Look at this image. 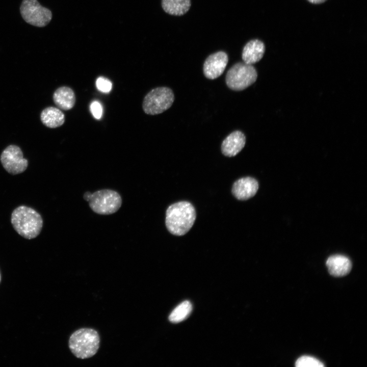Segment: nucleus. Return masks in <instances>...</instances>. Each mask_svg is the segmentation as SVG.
<instances>
[{
    "instance_id": "1",
    "label": "nucleus",
    "mask_w": 367,
    "mask_h": 367,
    "mask_svg": "<svg viewBox=\"0 0 367 367\" xmlns=\"http://www.w3.org/2000/svg\"><path fill=\"white\" fill-rule=\"evenodd\" d=\"M196 215L195 209L189 202L179 201L173 203L166 211V227L173 235H183L193 226Z\"/></svg>"
},
{
    "instance_id": "2",
    "label": "nucleus",
    "mask_w": 367,
    "mask_h": 367,
    "mask_svg": "<svg viewBox=\"0 0 367 367\" xmlns=\"http://www.w3.org/2000/svg\"><path fill=\"white\" fill-rule=\"evenodd\" d=\"M11 222L15 230L27 239L36 238L41 232L43 220L33 208L21 205L12 212Z\"/></svg>"
},
{
    "instance_id": "3",
    "label": "nucleus",
    "mask_w": 367,
    "mask_h": 367,
    "mask_svg": "<svg viewBox=\"0 0 367 367\" xmlns=\"http://www.w3.org/2000/svg\"><path fill=\"white\" fill-rule=\"evenodd\" d=\"M100 344L98 332L92 328H81L74 332L69 339V347L77 358L86 359L97 352Z\"/></svg>"
},
{
    "instance_id": "4",
    "label": "nucleus",
    "mask_w": 367,
    "mask_h": 367,
    "mask_svg": "<svg viewBox=\"0 0 367 367\" xmlns=\"http://www.w3.org/2000/svg\"><path fill=\"white\" fill-rule=\"evenodd\" d=\"M84 199L89 202L91 209L100 215H110L116 213L121 206L120 194L110 189H102L93 193L86 192Z\"/></svg>"
},
{
    "instance_id": "5",
    "label": "nucleus",
    "mask_w": 367,
    "mask_h": 367,
    "mask_svg": "<svg viewBox=\"0 0 367 367\" xmlns=\"http://www.w3.org/2000/svg\"><path fill=\"white\" fill-rule=\"evenodd\" d=\"M257 77V71L252 65L238 62L227 71L225 82L229 89L239 91L251 86L256 81Z\"/></svg>"
},
{
    "instance_id": "6",
    "label": "nucleus",
    "mask_w": 367,
    "mask_h": 367,
    "mask_svg": "<svg viewBox=\"0 0 367 367\" xmlns=\"http://www.w3.org/2000/svg\"><path fill=\"white\" fill-rule=\"evenodd\" d=\"M174 100L173 91L166 87H157L150 91L144 97L142 108L148 115H154L169 109Z\"/></svg>"
},
{
    "instance_id": "7",
    "label": "nucleus",
    "mask_w": 367,
    "mask_h": 367,
    "mask_svg": "<svg viewBox=\"0 0 367 367\" xmlns=\"http://www.w3.org/2000/svg\"><path fill=\"white\" fill-rule=\"evenodd\" d=\"M20 10L25 22L38 27L46 26L52 18L51 11L42 7L37 0H23Z\"/></svg>"
},
{
    "instance_id": "8",
    "label": "nucleus",
    "mask_w": 367,
    "mask_h": 367,
    "mask_svg": "<svg viewBox=\"0 0 367 367\" xmlns=\"http://www.w3.org/2000/svg\"><path fill=\"white\" fill-rule=\"evenodd\" d=\"M23 156L22 151L18 146L10 145L3 151L0 160L6 171L16 175L23 172L28 166V161Z\"/></svg>"
},
{
    "instance_id": "9",
    "label": "nucleus",
    "mask_w": 367,
    "mask_h": 367,
    "mask_svg": "<svg viewBox=\"0 0 367 367\" xmlns=\"http://www.w3.org/2000/svg\"><path fill=\"white\" fill-rule=\"evenodd\" d=\"M228 62V55L224 51H219L210 55L203 64L204 76L210 80L218 78L223 73Z\"/></svg>"
},
{
    "instance_id": "10",
    "label": "nucleus",
    "mask_w": 367,
    "mask_h": 367,
    "mask_svg": "<svg viewBox=\"0 0 367 367\" xmlns=\"http://www.w3.org/2000/svg\"><path fill=\"white\" fill-rule=\"evenodd\" d=\"M258 189L257 181L251 177H245L235 181L232 188V193L240 200H246L253 197Z\"/></svg>"
},
{
    "instance_id": "11",
    "label": "nucleus",
    "mask_w": 367,
    "mask_h": 367,
    "mask_svg": "<svg viewBox=\"0 0 367 367\" xmlns=\"http://www.w3.org/2000/svg\"><path fill=\"white\" fill-rule=\"evenodd\" d=\"M246 137L240 130H235L230 133L223 141L221 149L225 156L232 157L238 154L244 147Z\"/></svg>"
},
{
    "instance_id": "12",
    "label": "nucleus",
    "mask_w": 367,
    "mask_h": 367,
    "mask_svg": "<svg viewBox=\"0 0 367 367\" xmlns=\"http://www.w3.org/2000/svg\"><path fill=\"white\" fill-rule=\"evenodd\" d=\"M326 266L329 274L335 277H342L349 274L352 269V263L347 257L334 255L328 257Z\"/></svg>"
},
{
    "instance_id": "13",
    "label": "nucleus",
    "mask_w": 367,
    "mask_h": 367,
    "mask_svg": "<svg viewBox=\"0 0 367 367\" xmlns=\"http://www.w3.org/2000/svg\"><path fill=\"white\" fill-rule=\"evenodd\" d=\"M265 51L264 43L258 39L247 42L243 48L242 58L244 63L252 65L259 61Z\"/></svg>"
},
{
    "instance_id": "14",
    "label": "nucleus",
    "mask_w": 367,
    "mask_h": 367,
    "mask_svg": "<svg viewBox=\"0 0 367 367\" xmlns=\"http://www.w3.org/2000/svg\"><path fill=\"white\" fill-rule=\"evenodd\" d=\"M53 100L58 108L67 111L73 108L76 99L74 92L71 88L63 86L58 88L55 91Z\"/></svg>"
},
{
    "instance_id": "15",
    "label": "nucleus",
    "mask_w": 367,
    "mask_h": 367,
    "mask_svg": "<svg viewBox=\"0 0 367 367\" xmlns=\"http://www.w3.org/2000/svg\"><path fill=\"white\" fill-rule=\"evenodd\" d=\"M65 115L58 108L49 107L41 113L40 119L42 123L47 127L54 128L61 126L65 122Z\"/></svg>"
},
{
    "instance_id": "16",
    "label": "nucleus",
    "mask_w": 367,
    "mask_h": 367,
    "mask_svg": "<svg viewBox=\"0 0 367 367\" xmlns=\"http://www.w3.org/2000/svg\"><path fill=\"white\" fill-rule=\"evenodd\" d=\"M163 10L168 14L181 16L186 14L191 7V0H162Z\"/></svg>"
},
{
    "instance_id": "17",
    "label": "nucleus",
    "mask_w": 367,
    "mask_h": 367,
    "mask_svg": "<svg viewBox=\"0 0 367 367\" xmlns=\"http://www.w3.org/2000/svg\"><path fill=\"white\" fill-rule=\"evenodd\" d=\"M192 309L191 303L188 301H185L171 312L169 316V320L172 323L180 322L189 316Z\"/></svg>"
},
{
    "instance_id": "18",
    "label": "nucleus",
    "mask_w": 367,
    "mask_h": 367,
    "mask_svg": "<svg viewBox=\"0 0 367 367\" xmlns=\"http://www.w3.org/2000/svg\"><path fill=\"white\" fill-rule=\"evenodd\" d=\"M297 367H323L324 365L318 359L311 356H302L296 361Z\"/></svg>"
},
{
    "instance_id": "19",
    "label": "nucleus",
    "mask_w": 367,
    "mask_h": 367,
    "mask_svg": "<svg viewBox=\"0 0 367 367\" xmlns=\"http://www.w3.org/2000/svg\"><path fill=\"white\" fill-rule=\"evenodd\" d=\"M97 88L103 93H109L112 89V84L110 80L104 77H99L96 81Z\"/></svg>"
},
{
    "instance_id": "20",
    "label": "nucleus",
    "mask_w": 367,
    "mask_h": 367,
    "mask_svg": "<svg viewBox=\"0 0 367 367\" xmlns=\"http://www.w3.org/2000/svg\"><path fill=\"white\" fill-rule=\"evenodd\" d=\"M90 111L96 119L101 118L102 114V107L100 103L97 101H93L90 106Z\"/></svg>"
},
{
    "instance_id": "21",
    "label": "nucleus",
    "mask_w": 367,
    "mask_h": 367,
    "mask_svg": "<svg viewBox=\"0 0 367 367\" xmlns=\"http://www.w3.org/2000/svg\"><path fill=\"white\" fill-rule=\"evenodd\" d=\"M307 1H308L309 2H310L312 4H321V3L325 2L326 0H307Z\"/></svg>"
},
{
    "instance_id": "22",
    "label": "nucleus",
    "mask_w": 367,
    "mask_h": 367,
    "mask_svg": "<svg viewBox=\"0 0 367 367\" xmlns=\"http://www.w3.org/2000/svg\"><path fill=\"white\" fill-rule=\"evenodd\" d=\"M0 281H1V275H0Z\"/></svg>"
}]
</instances>
